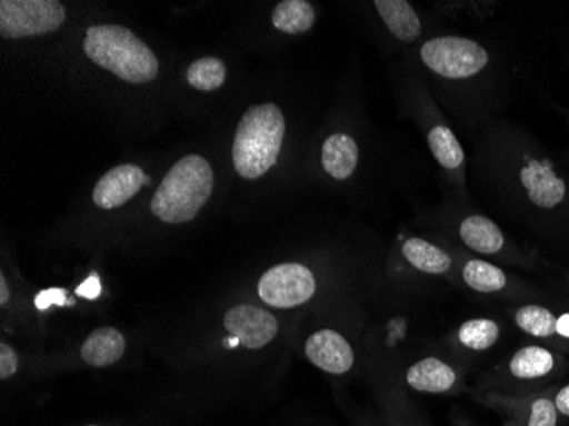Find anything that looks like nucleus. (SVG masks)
I'll return each instance as SVG.
<instances>
[{
  "instance_id": "f257e3e1",
  "label": "nucleus",
  "mask_w": 569,
  "mask_h": 426,
  "mask_svg": "<svg viewBox=\"0 0 569 426\" xmlns=\"http://www.w3.org/2000/svg\"><path fill=\"white\" fill-rule=\"evenodd\" d=\"M284 115L274 102L254 105L242 115L232 146L236 171L244 179L267 175L278 162L283 146Z\"/></svg>"
},
{
  "instance_id": "f03ea898",
  "label": "nucleus",
  "mask_w": 569,
  "mask_h": 426,
  "mask_svg": "<svg viewBox=\"0 0 569 426\" xmlns=\"http://www.w3.org/2000/svg\"><path fill=\"white\" fill-rule=\"evenodd\" d=\"M84 51L96 66L130 85H146L158 77V57L123 26H91L86 33Z\"/></svg>"
},
{
  "instance_id": "7ed1b4c3",
  "label": "nucleus",
  "mask_w": 569,
  "mask_h": 426,
  "mask_svg": "<svg viewBox=\"0 0 569 426\" xmlns=\"http://www.w3.org/2000/svg\"><path fill=\"white\" fill-rule=\"evenodd\" d=\"M213 191L212 166L201 156H187L169 169L153 195V216L166 224H187L210 200Z\"/></svg>"
},
{
  "instance_id": "20e7f679",
  "label": "nucleus",
  "mask_w": 569,
  "mask_h": 426,
  "mask_svg": "<svg viewBox=\"0 0 569 426\" xmlns=\"http://www.w3.org/2000/svg\"><path fill=\"white\" fill-rule=\"evenodd\" d=\"M508 181L511 182L515 197H519L529 210L555 214L568 207V181L548 157L532 152L515 157Z\"/></svg>"
},
{
  "instance_id": "39448f33",
  "label": "nucleus",
  "mask_w": 569,
  "mask_h": 426,
  "mask_svg": "<svg viewBox=\"0 0 569 426\" xmlns=\"http://www.w3.org/2000/svg\"><path fill=\"white\" fill-rule=\"evenodd\" d=\"M420 62L425 69L446 82H468L481 76L489 63L488 48L471 38L433 37L420 47Z\"/></svg>"
},
{
  "instance_id": "423d86ee",
  "label": "nucleus",
  "mask_w": 569,
  "mask_h": 426,
  "mask_svg": "<svg viewBox=\"0 0 569 426\" xmlns=\"http://www.w3.org/2000/svg\"><path fill=\"white\" fill-rule=\"evenodd\" d=\"M66 22V8L59 0H2L0 2V37H38L53 33Z\"/></svg>"
},
{
  "instance_id": "0eeeda50",
  "label": "nucleus",
  "mask_w": 569,
  "mask_h": 426,
  "mask_svg": "<svg viewBox=\"0 0 569 426\" xmlns=\"http://www.w3.org/2000/svg\"><path fill=\"white\" fill-rule=\"evenodd\" d=\"M316 294V278L300 262L273 266L258 281V296L270 307L292 309L309 303Z\"/></svg>"
},
{
  "instance_id": "6e6552de",
  "label": "nucleus",
  "mask_w": 569,
  "mask_h": 426,
  "mask_svg": "<svg viewBox=\"0 0 569 426\" xmlns=\"http://www.w3.org/2000/svg\"><path fill=\"white\" fill-rule=\"evenodd\" d=\"M568 367L562 351L545 345H526L515 351L507 361L508 379L526 386L548 383Z\"/></svg>"
},
{
  "instance_id": "1a4fd4ad",
  "label": "nucleus",
  "mask_w": 569,
  "mask_h": 426,
  "mask_svg": "<svg viewBox=\"0 0 569 426\" xmlns=\"http://www.w3.org/2000/svg\"><path fill=\"white\" fill-rule=\"evenodd\" d=\"M227 333L249 350H260L270 345L278 333V321L273 314L263 307L242 306L232 307L223 319Z\"/></svg>"
},
{
  "instance_id": "9d476101",
  "label": "nucleus",
  "mask_w": 569,
  "mask_h": 426,
  "mask_svg": "<svg viewBox=\"0 0 569 426\" xmlns=\"http://www.w3.org/2000/svg\"><path fill=\"white\" fill-rule=\"evenodd\" d=\"M150 178L136 165H121L99 179L92 191V200L102 210H113L132 200Z\"/></svg>"
},
{
  "instance_id": "9b49d317",
  "label": "nucleus",
  "mask_w": 569,
  "mask_h": 426,
  "mask_svg": "<svg viewBox=\"0 0 569 426\" xmlns=\"http://www.w3.org/2000/svg\"><path fill=\"white\" fill-rule=\"evenodd\" d=\"M306 355L310 364L335 376L347 374L355 361L350 343L332 329H321L310 335L306 341Z\"/></svg>"
},
{
  "instance_id": "f8f14e48",
  "label": "nucleus",
  "mask_w": 569,
  "mask_h": 426,
  "mask_svg": "<svg viewBox=\"0 0 569 426\" xmlns=\"http://www.w3.org/2000/svg\"><path fill=\"white\" fill-rule=\"evenodd\" d=\"M513 413L520 426H558L559 415L555 405V389L537 390L519 397L500 399Z\"/></svg>"
},
{
  "instance_id": "ddd939ff",
  "label": "nucleus",
  "mask_w": 569,
  "mask_h": 426,
  "mask_svg": "<svg viewBox=\"0 0 569 426\" xmlns=\"http://www.w3.org/2000/svg\"><path fill=\"white\" fill-rule=\"evenodd\" d=\"M406 383L418 393L446 394L457 386L459 374L447 361L437 357H427L408 368Z\"/></svg>"
},
{
  "instance_id": "4468645a",
  "label": "nucleus",
  "mask_w": 569,
  "mask_h": 426,
  "mask_svg": "<svg viewBox=\"0 0 569 426\" xmlns=\"http://www.w3.org/2000/svg\"><path fill=\"white\" fill-rule=\"evenodd\" d=\"M459 237L471 251L498 256L507 249V237L497 222L485 216H469L460 220Z\"/></svg>"
},
{
  "instance_id": "2eb2a0df",
  "label": "nucleus",
  "mask_w": 569,
  "mask_h": 426,
  "mask_svg": "<svg viewBox=\"0 0 569 426\" xmlns=\"http://www.w3.org/2000/svg\"><path fill=\"white\" fill-rule=\"evenodd\" d=\"M377 12L382 18L387 30L401 43H415L423 33L420 16L406 0H376Z\"/></svg>"
},
{
  "instance_id": "dca6fc26",
  "label": "nucleus",
  "mask_w": 569,
  "mask_h": 426,
  "mask_svg": "<svg viewBox=\"0 0 569 426\" xmlns=\"http://www.w3.org/2000/svg\"><path fill=\"white\" fill-rule=\"evenodd\" d=\"M360 159V150L353 137L347 133H332L322 143L321 162L332 179L345 181L351 178Z\"/></svg>"
},
{
  "instance_id": "f3484780",
  "label": "nucleus",
  "mask_w": 569,
  "mask_h": 426,
  "mask_svg": "<svg viewBox=\"0 0 569 426\" xmlns=\"http://www.w3.org/2000/svg\"><path fill=\"white\" fill-rule=\"evenodd\" d=\"M511 319L520 331L539 341L558 346L559 314L542 304L527 303L511 313Z\"/></svg>"
},
{
  "instance_id": "a211bd4d",
  "label": "nucleus",
  "mask_w": 569,
  "mask_h": 426,
  "mask_svg": "<svg viewBox=\"0 0 569 426\" xmlns=\"http://www.w3.org/2000/svg\"><path fill=\"white\" fill-rule=\"evenodd\" d=\"M427 143L431 156L443 171L453 176L463 171L466 156H463L462 146L447 125L438 123V121L428 125Z\"/></svg>"
},
{
  "instance_id": "6ab92c4d",
  "label": "nucleus",
  "mask_w": 569,
  "mask_h": 426,
  "mask_svg": "<svg viewBox=\"0 0 569 426\" xmlns=\"http://www.w3.org/2000/svg\"><path fill=\"white\" fill-rule=\"evenodd\" d=\"M406 261L427 275H447L453 268V259L446 249L438 248L421 237H409L401 249Z\"/></svg>"
},
{
  "instance_id": "aec40b11",
  "label": "nucleus",
  "mask_w": 569,
  "mask_h": 426,
  "mask_svg": "<svg viewBox=\"0 0 569 426\" xmlns=\"http://www.w3.org/2000/svg\"><path fill=\"white\" fill-rule=\"evenodd\" d=\"M124 338L118 329L99 328L92 331L81 348L82 360L92 367H108L124 354Z\"/></svg>"
},
{
  "instance_id": "412c9836",
  "label": "nucleus",
  "mask_w": 569,
  "mask_h": 426,
  "mask_svg": "<svg viewBox=\"0 0 569 426\" xmlns=\"http://www.w3.org/2000/svg\"><path fill=\"white\" fill-rule=\"evenodd\" d=\"M462 280L479 294H500L510 287V275L485 259H468L462 266Z\"/></svg>"
},
{
  "instance_id": "4be33fe9",
  "label": "nucleus",
  "mask_w": 569,
  "mask_h": 426,
  "mask_svg": "<svg viewBox=\"0 0 569 426\" xmlns=\"http://www.w3.org/2000/svg\"><path fill=\"white\" fill-rule=\"evenodd\" d=\"M274 28L284 34H302L316 22V11L306 0H283L271 14Z\"/></svg>"
},
{
  "instance_id": "5701e85b",
  "label": "nucleus",
  "mask_w": 569,
  "mask_h": 426,
  "mask_svg": "<svg viewBox=\"0 0 569 426\" xmlns=\"http://www.w3.org/2000/svg\"><path fill=\"white\" fill-rule=\"evenodd\" d=\"M457 341L471 351L491 350L501 336L500 323L488 317H478L462 323L456 333Z\"/></svg>"
},
{
  "instance_id": "b1692460",
  "label": "nucleus",
  "mask_w": 569,
  "mask_h": 426,
  "mask_svg": "<svg viewBox=\"0 0 569 426\" xmlns=\"http://www.w3.org/2000/svg\"><path fill=\"white\" fill-rule=\"evenodd\" d=\"M227 69L226 63L217 57H204V59L194 60L188 67L187 79L188 85L197 91H216L222 88L226 82Z\"/></svg>"
},
{
  "instance_id": "393cba45",
  "label": "nucleus",
  "mask_w": 569,
  "mask_h": 426,
  "mask_svg": "<svg viewBox=\"0 0 569 426\" xmlns=\"http://www.w3.org/2000/svg\"><path fill=\"white\" fill-rule=\"evenodd\" d=\"M18 355L11 346L0 345V379H9L18 371Z\"/></svg>"
},
{
  "instance_id": "a878e982",
  "label": "nucleus",
  "mask_w": 569,
  "mask_h": 426,
  "mask_svg": "<svg viewBox=\"0 0 569 426\" xmlns=\"http://www.w3.org/2000/svg\"><path fill=\"white\" fill-rule=\"evenodd\" d=\"M67 303V294L62 288H50V290L41 291L40 296H37L34 304L38 309L44 310L50 306H63Z\"/></svg>"
},
{
  "instance_id": "bb28decb",
  "label": "nucleus",
  "mask_w": 569,
  "mask_h": 426,
  "mask_svg": "<svg viewBox=\"0 0 569 426\" xmlns=\"http://www.w3.org/2000/svg\"><path fill=\"white\" fill-rule=\"evenodd\" d=\"M99 294H101V281H99L98 275H91L84 284L77 288V296L84 297V299H98Z\"/></svg>"
},
{
  "instance_id": "cd10ccee",
  "label": "nucleus",
  "mask_w": 569,
  "mask_h": 426,
  "mask_svg": "<svg viewBox=\"0 0 569 426\" xmlns=\"http://www.w3.org/2000/svg\"><path fill=\"white\" fill-rule=\"evenodd\" d=\"M555 405L559 418L569 419V384H565V386L555 390Z\"/></svg>"
},
{
  "instance_id": "c85d7f7f",
  "label": "nucleus",
  "mask_w": 569,
  "mask_h": 426,
  "mask_svg": "<svg viewBox=\"0 0 569 426\" xmlns=\"http://www.w3.org/2000/svg\"><path fill=\"white\" fill-rule=\"evenodd\" d=\"M9 296H11V291H9L8 281H6L4 275H0V306H6L9 303Z\"/></svg>"
},
{
  "instance_id": "c756f323",
  "label": "nucleus",
  "mask_w": 569,
  "mask_h": 426,
  "mask_svg": "<svg viewBox=\"0 0 569 426\" xmlns=\"http://www.w3.org/2000/svg\"><path fill=\"white\" fill-rule=\"evenodd\" d=\"M239 345H241V343H239V339L232 338V336H230V338L223 339V346H226V348H236V346Z\"/></svg>"
},
{
  "instance_id": "7c9ffc66",
  "label": "nucleus",
  "mask_w": 569,
  "mask_h": 426,
  "mask_svg": "<svg viewBox=\"0 0 569 426\" xmlns=\"http://www.w3.org/2000/svg\"><path fill=\"white\" fill-rule=\"evenodd\" d=\"M505 426H520V423L517 422V419H511V422H508Z\"/></svg>"
},
{
  "instance_id": "2f4dec72",
  "label": "nucleus",
  "mask_w": 569,
  "mask_h": 426,
  "mask_svg": "<svg viewBox=\"0 0 569 426\" xmlns=\"http://www.w3.org/2000/svg\"><path fill=\"white\" fill-rule=\"evenodd\" d=\"M89 426H96V425H89Z\"/></svg>"
}]
</instances>
